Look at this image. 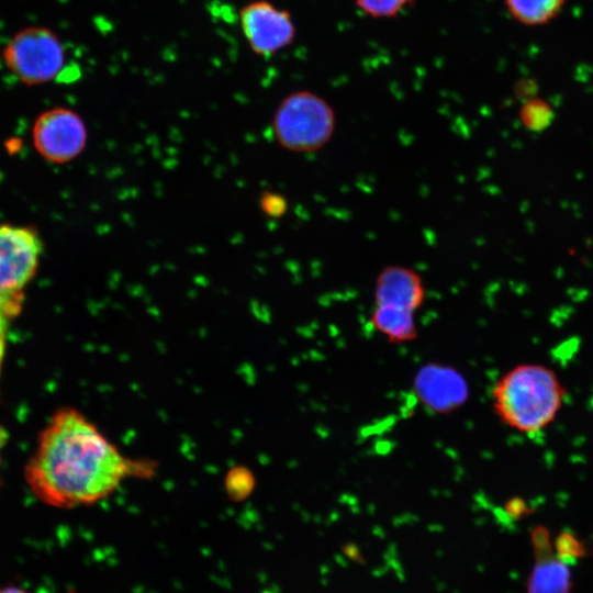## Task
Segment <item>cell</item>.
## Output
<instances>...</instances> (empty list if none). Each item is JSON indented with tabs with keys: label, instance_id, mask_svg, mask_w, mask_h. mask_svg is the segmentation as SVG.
I'll list each match as a JSON object with an SVG mask.
<instances>
[{
	"label": "cell",
	"instance_id": "6da1fadb",
	"mask_svg": "<svg viewBox=\"0 0 593 593\" xmlns=\"http://www.w3.org/2000/svg\"><path fill=\"white\" fill-rule=\"evenodd\" d=\"M155 468L123 454L82 412L64 406L42 429L24 477L41 502L72 508L109 497L130 478H149Z\"/></svg>",
	"mask_w": 593,
	"mask_h": 593
},
{
	"label": "cell",
	"instance_id": "30bf717a",
	"mask_svg": "<svg viewBox=\"0 0 593 593\" xmlns=\"http://www.w3.org/2000/svg\"><path fill=\"white\" fill-rule=\"evenodd\" d=\"M414 388L421 401L437 413H448L468 398V385L461 374L446 366L428 365L415 377Z\"/></svg>",
	"mask_w": 593,
	"mask_h": 593
},
{
	"label": "cell",
	"instance_id": "7a4b0ae2",
	"mask_svg": "<svg viewBox=\"0 0 593 593\" xmlns=\"http://www.w3.org/2000/svg\"><path fill=\"white\" fill-rule=\"evenodd\" d=\"M566 390L557 373L540 363L507 370L492 389L497 417L514 430L534 434L551 424L562 407Z\"/></svg>",
	"mask_w": 593,
	"mask_h": 593
},
{
	"label": "cell",
	"instance_id": "8992f818",
	"mask_svg": "<svg viewBox=\"0 0 593 593\" xmlns=\"http://www.w3.org/2000/svg\"><path fill=\"white\" fill-rule=\"evenodd\" d=\"M38 154L54 164H65L85 149L88 132L82 118L71 109L56 107L42 112L32 130Z\"/></svg>",
	"mask_w": 593,
	"mask_h": 593
},
{
	"label": "cell",
	"instance_id": "2e32d148",
	"mask_svg": "<svg viewBox=\"0 0 593 593\" xmlns=\"http://www.w3.org/2000/svg\"><path fill=\"white\" fill-rule=\"evenodd\" d=\"M259 206L266 216L279 219L286 214L288 210V202L282 194L273 191H267L261 194L259 199Z\"/></svg>",
	"mask_w": 593,
	"mask_h": 593
},
{
	"label": "cell",
	"instance_id": "9c48e42d",
	"mask_svg": "<svg viewBox=\"0 0 593 593\" xmlns=\"http://www.w3.org/2000/svg\"><path fill=\"white\" fill-rule=\"evenodd\" d=\"M426 298L423 277L404 265H388L376 277L374 306H389L416 313Z\"/></svg>",
	"mask_w": 593,
	"mask_h": 593
},
{
	"label": "cell",
	"instance_id": "5b68a950",
	"mask_svg": "<svg viewBox=\"0 0 593 593\" xmlns=\"http://www.w3.org/2000/svg\"><path fill=\"white\" fill-rule=\"evenodd\" d=\"M3 63L26 86L56 79L66 55L57 34L45 26H27L16 32L2 51Z\"/></svg>",
	"mask_w": 593,
	"mask_h": 593
},
{
	"label": "cell",
	"instance_id": "3957f363",
	"mask_svg": "<svg viewBox=\"0 0 593 593\" xmlns=\"http://www.w3.org/2000/svg\"><path fill=\"white\" fill-rule=\"evenodd\" d=\"M42 250L36 230L0 225V367L8 328L22 311L25 289L36 273Z\"/></svg>",
	"mask_w": 593,
	"mask_h": 593
},
{
	"label": "cell",
	"instance_id": "ac0fdd59",
	"mask_svg": "<svg viewBox=\"0 0 593 593\" xmlns=\"http://www.w3.org/2000/svg\"><path fill=\"white\" fill-rule=\"evenodd\" d=\"M0 439H2V437H0Z\"/></svg>",
	"mask_w": 593,
	"mask_h": 593
},
{
	"label": "cell",
	"instance_id": "9a60e30c",
	"mask_svg": "<svg viewBox=\"0 0 593 593\" xmlns=\"http://www.w3.org/2000/svg\"><path fill=\"white\" fill-rule=\"evenodd\" d=\"M553 547L558 557L567 563L574 562L585 553L584 547L578 538L567 532L556 538Z\"/></svg>",
	"mask_w": 593,
	"mask_h": 593
},
{
	"label": "cell",
	"instance_id": "5bb4252c",
	"mask_svg": "<svg viewBox=\"0 0 593 593\" xmlns=\"http://www.w3.org/2000/svg\"><path fill=\"white\" fill-rule=\"evenodd\" d=\"M255 486V479L250 471L244 467L234 468L227 474L226 489L233 500H243L250 494Z\"/></svg>",
	"mask_w": 593,
	"mask_h": 593
},
{
	"label": "cell",
	"instance_id": "4fadbf2b",
	"mask_svg": "<svg viewBox=\"0 0 593 593\" xmlns=\"http://www.w3.org/2000/svg\"><path fill=\"white\" fill-rule=\"evenodd\" d=\"M412 0H355L356 7L366 15L373 19H391L399 13Z\"/></svg>",
	"mask_w": 593,
	"mask_h": 593
},
{
	"label": "cell",
	"instance_id": "52a82bcc",
	"mask_svg": "<svg viewBox=\"0 0 593 593\" xmlns=\"http://www.w3.org/2000/svg\"><path fill=\"white\" fill-rule=\"evenodd\" d=\"M243 35L253 53L271 57L292 44L296 29L292 15L268 0H254L239 9Z\"/></svg>",
	"mask_w": 593,
	"mask_h": 593
},
{
	"label": "cell",
	"instance_id": "8fae6325",
	"mask_svg": "<svg viewBox=\"0 0 593 593\" xmlns=\"http://www.w3.org/2000/svg\"><path fill=\"white\" fill-rule=\"evenodd\" d=\"M370 323L391 343H405L417 337L415 313L389 306H374Z\"/></svg>",
	"mask_w": 593,
	"mask_h": 593
},
{
	"label": "cell",
	"instance_id": "7c38bea8",
	"mask_svg": "<svg viewBox=\"0 0 593 593\" xmlns=\"http://www.w3.org/2000/svg\"><path fill=\"white\" fill-rule=\"evenodd\" d=\"M566 0H505L507 11L522 24L542 25L555 19Z\"/></svg>",
	"mask_w": 593,
	"mask_h": 593
},
{
	"label": "cell",
	"instance_id": "277c9868",
	"mask_svg": "<svg viewBox=\"0 0 593 593\" xmlns=\"http://www.w3.org/2000/svg\"><path fill=\"white\" fill-rule=\"evenodd\" d=\"M336 130V113L331 103L310 90L286 96L272 118L277 143L296 154L315 153L325 147Z\"/></svg>",
	"mask_w": 593,
	"mask_h": 593
},
{
	"label": "cell",
	"instance_id": "ba28073f",
	"mask_svg": "<svg viewBox=\"0 0 593 593\" xmlns=\"http://www.w3.org/2000/svg\"><path fill=\"white\" fill-rule=\"evenodd\" d=\"M532 545L534 562L526 593H571L569 563L558 557L548 529L536 527L532 533Z\"/></svg>",
	"mask_w": 593,
	"mask_h": 593
},
{
	"label": "cell",
	"instance_id": "e0dca14e",
	"mask_svg": "<svg viewBox=\"0 0 593 593\" xmlns=\"http://www.w3.org/2000/svg\"><path fill=\"white\" fill-rule=\"evenodd\" d=\"M0 593H27L24 589L16 585H5L0 588Z\"/></svg>",
	"mask_w": 593,
	"mask_h": 593
}]
</instances>
